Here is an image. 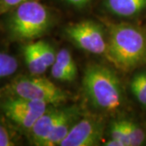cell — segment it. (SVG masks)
Returning a JSON list of instances; mask_svg holds the SVG:
<instances>
[{
	"label": "cell",
	"instance_id": "cell-1",
	"mask_svg": "<svg viewBox=\"0 0 146 146\" xmlns=\"http://www.w3.org/2000/svg\"><path fill=\"white\" fill-rule=\"evenodd\" d=\"M106 56L115 67L128 72L146 63V33L127 24H111Z\"/></svg>",
	"mask_w": 146,
	"mask_h": 146
},
{
	"label": "cell",
	"instance_id": "cell-2",
	"mask_svg": "<svg viewBox=\"0 0 146 146\" xmlns=\"http://www.w3.org/2000/svg\"><path fill=\"white\" fill-rule=\"evenodd\" d=\"M83 87L91 103L98 109L112 111L121 106V84L110 68L100 64L88 67L84 75Z\"/></svg>",
	"mask_w": 146,
	"mask_h": 146
},
{
	"label": "cell",
	"instance_id": "cell-3",
	"mask_svg": "<svg viewBox=\"0 0 146 146\" xmlns=\"http://www.w3.org/2000/svg\"><path fill=\"white\" fill-rule=\"evenodd\" d=\"M14 9L9 29L11 35L16 39L32 40L39 37L50 26V12L37 0L22 3Z\"/></svg>",
	"mask_w": 146,
	"mask_h": 146
},
{
	"label": "cell",
	"instance_id": "cell-4",
	"mask_svg": "<svg viewBox=\"0 0 146 146\" xmlns=\"http://www.w3.org/2000/svg\"><path fill=\"white\" fill-rule=\"evenodd\" d=\"M6 91L13 97L39 101L47 105H58L68 99L67 94L50 80L33 75L14 80Z\"/></svg>",
	"mask_w": 146,
	"mask_h": 146
},
{
	"label": "cell",
	"instance_id": "cell-5",
	"mask_svg": "<svg viewBox=\"0 0 146 146\" xmlns=\"http://www.w3.org/2000/svg\"><path fill=\"white\" fill-rule=\"evenodd\" d=\"M45 102L13 97L1 103V109L11 121L21 128L29 131L37 119L46 110Z\"/></svg>",
	"mask_w": 146,
	"mask_h": 146
},
{
	"label": "cell",
	"instance_id": "cell-6",
	"mask_svg": "<svg viewBox=\"0 0 146 146\" xmlns=\"http://www.w3.org/2000/svg\"><path fill=\"white\" fill-rule=\"evenodd\" d=\"M66 34L76 46L94 54L106 53L107 43L102 28L91 21L73 23L66 28Z\"/></svg>",
	"mask_w": 146,
	"mask_h": 146
},
{
	"label": "cell",
	"instance_id": "cell-7",
	"mask_svg": "<svg viewBox=\"0 0 146 146\" xmlns=\"http://www.w3.org/2000/svg\"><path fill=\"white\" fill-rule=\"evenodd\" d=\"M102 125L98 120L85 118L75 123L60 146H94L102 136Z\"/></svg>",
	"mask_w": 146,
	"mask_h": 146
},
{
	"label": "cell",
	"instance_id": "cell-8",
	"mask_svg": "<svg viewBox=\"0 0 146 146\" xmlns=\"http://www.w3.org/2000/svg\"><path fill=\"white\" fill-rule=\"evenodd\" d=\"M66 110L47 109L29 131L32 142L35 145L43 146L51 132L62 119Z\"/></svg>",
	"mask_w": 146,
	"mask_h": 146
},
{
	"label": "cell",
	"instance_id": "cell-9",
	"mask_svg": "<svg viewBox=\"0 0 146 146\" xmlns=\"http://www.w3.org/2000/svg\"><path fill=\"white\" fill-rule=\"evenodd\" d=\"M77 75V67L68 49H62L56 54L55 62L51 66V76L61 81H72Z\"/></svg>",
	"mask_w": 146,
	"mask_h": 146
},
{
	"label": "cell",
	"instance_id": "cell-10",
	"mask_svg": "<svg viewBox=\"0 0 146 146\" xmlns=\"http://www.w3.org/2000/svg\"><path fill=\"white\" fill-rule=\"evenodd\" d=\"M106 8L122 17L136 16L146 9V0H106Z\"/></svg>",
	"mask_w": 146,
	"mask_h": 146
},
{
	"label": "cell",
	"instance_id": "cell-11",
	"mask_svg": "<svg viewBox=\"0 0 146 146\" xmlns=\"http://www.w3.org/2000/svg\"><path fill=\"white\" fill-rule=\"evenodd\" d=\"M75 119L76 115L72 110H66L62 119L58 121L43 146L60 145L61 142L68 136L70 130L75 124Z\"/></svg>",
	"mask_w": 146,
	"mask_h": 146
},
{
	"label": "cell",
	"instance_id": "cell-12",
	"mask_svg": "<svg viewBox=\"0 0 146 146\" xmlns=\"http://www.w3.org/2000/svg\"><path fill=\"white\" fill-rule=\"evenodd\" d=\"M24 56L27 67L31 75L40 76L46 71L42 58L37 51L35 42H29L24 47Z\"/></svg>",
	"mask_w": 146,
	"mask_h": 146
},
{
	"label": "cell",
	"instance_id": "cell-13",
	"mask_svg": "<svg viewBox=\"0 0 146 146\" xmlns=\"http://www.w3.org/2000/svg\"><path fill=\"white\" fill-rule=\"evenodd\" d=\"M131 91L136 99L146 107V71L136 74L130 83Z\"/></svg>",
	"mask_w": 146,
	"mask_h": 146
},
{
	"label": "cell",
	"instance_id": "cell-14",
	"mask_svg": "<svg viewBox=\"0 0 146 146\" xmlns=\"http://www.w3.org/2000/svg\"><path fill=\"white\" fill-rule=\"evenodd\" d=\"M18 68V62L14 56L0 52V80L11 76Z\"/></svg>",
	"mask_w": 146,
	"mask_h": 146
},
{
	"label": "cell",
	"instance_id": "cell-15",
	"mask_svg": "<svg viewBox=\"0 0 146 146\" xmlns=\"http://www.w3.org/2000/svg\"><path fill=\"white\" fill-rule=\"evenodd\" d=\"M126 129L128 134L131 146L142 145L145 140V133L134 122L130 120H124Z\"/></svg>",
	"mask_w": 146,
	"mask_h": 146
},
{
	"label": "cell",
	"instance_id": "cell-16",
	"mask_svg": "<svg viewBox=\"0 0 146 146\" xmlns=\"http://www.w3.org/2000/svg\"><path fill=\"white\" fill-rule=\"evenodd\" d=\"M35 44L44 64L47 68H51V66L55 62L57 54V53L54 51V49L48 42L44 41H37L35 42Z\"/></svg>",
	"mask_w": 146,
	"mask_h": 146
},
{
	"label": "cell",
	"instance_id": "cell-17",
	"mask_svg": "<svg viewBox=\"0 0 146 146\" xmlns=\"http://www.w3.org/2000/svg\"><path fill=\"white\" fill-rule=\"evenodd\" d=\"M110 137L120 141L123 146H131L124 120L116 121L112 123L110 127Z\"/></svg>",
	"mask_w": 146,
	"mask_h": 146
},
{
	"label": "cell",
	"instance_id": "cell-18",
	"mask_svg": "<svg viewBox=\"0 0 146 146\" xmlns=\"http://www.w3.org/2000/svg\"><path fill=\"white\" fill-rule=\"evenodd\" d=\"M16 145L12 136L5 126L0 123V146Z\"/></svg>",
	"mask_w": 146,
	"mask_h": 146
},
{
	"label": "cell",
	"instance_id": "cell-19",
	"mask_svg": "<svg viewBox=\"0 0 146 146\" xmlns=\"http://www.w3.org/2000/svg\"><path fill=\"white\" fill-rule=\"evenodd\" d=\"M32 0H0V15L16 8L18 5Z\"/></svg>",
	"mask_w": 146,
	"mask_h": 146
},
{
	"label": "cell",
	"instance_id": "cell-20",
	"mask_svg": "<svg viewBox=\"0 0 146 146\" xmlns=\"http://www.w3.org/2000/svg\"><path fill=\"white\" fill-rule=\"evenodd\" d=\"M65 1L72 6H74L77 8H81L87 5L91 0H65Z\"/></svg>",
	"mask_w": 146,
	"mask_h": 146
},
{
	"label": "cell",
	"instance_id": "cell-21",
	"mask_svg": "<svg viewBox=\"0 0 146 146\" xmlns=\"http://www.w3.org/2000/svg\"><path fill=\"white\" fill-rule=\"evenodd\" d=\"M105 145L106 146H123V144L120 142V141H117V140H115V139H112L110 138V140L107 141L106 142Z\"/></svg>",
	"mask_w": 146,
	"mask_h": 146
}]
</instances>
